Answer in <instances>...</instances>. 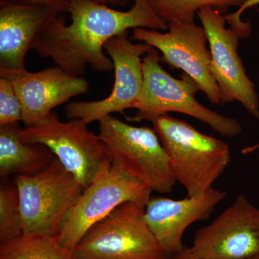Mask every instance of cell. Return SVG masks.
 I'll return each mask as SVG.
<instances>
[{
	"label": "cell",
	"instance_id": "6da1fadb",
	"mask_svg": "<svg viewBox=\"0 0 259 259\" xmlns=\"http://www.w3.org/2000/svg\"><path fill=\"white\" fill-rule=\"evenodd\" d=\"M134 2L123 12L95 0H71L67 12L71 23L66 25L59 15L53 17L35 37L31 49L72 76H81L88 65L99 72L111 71L113 63L104 52L109 40L131 28H168L146 0Z\"/></svg>",
	"mask_w": 259,
	"mask_h": 259
},
{
	"label": "cell",
	"instance_id": "7a4b0ae2",
	"mask_svg": "<svg viewBox=\"0 0 259 259\" xmlns=\"http://www.w3.org/2000/svg\"><path fill=\"white\" fill-rule=\"evenodd\" d=\"M152 122L177 182L183 186L187 196L199 195L212 188L231 161L229 145L168 114Z\"/></svg>",
	"mask_w": 259,
	"mask_h": 259
},
{
	"label": "cell",
	"instance_id": "3957f363",
	"mask_svg": "<svg viewBox=\"0 0 259 259\" xmlns=\"http://www.w3.org/2000/svg\"><path fill=\"white\" fill-rule=\"evenodd\" d=\"M158 51L153 49L143 59L144 86L134 109L138 112L129 121L152 122L168 112H180L202 121L226 137L241 134L243 127L236 119L212 111L199 103L196 94L200 90L188 75L182 79L173 77L160 64Z\"/></svg>",
	"mask_w": 259,
	"mask_h": 259
},
{
	"label": "cell",
	"instance_id": "277c9868",
	"mask_svg": "<svg viewBox=\"0 0 259 259\" xmlns=\"http://www.w3.org/2000/svg\"><path fill=\"white\" fill-rule=\"evenodd\" d=\"M98 135L112 165L143 182L152 192H172L177 180L154 128L129 125L109 115L100 121Z\"/></svg>",
	"mask_w": 259,
	"mask_h": 259
},
{
	"label": "cell",
	"instance_id": "5b68a950",
	"mask_svg": "<svg viewBox=\"0 0 259 259\" xmlns=\"http://www.w3.org/2000/svg\"><path fill=\"white\" fill-rule=\"evenodd\" d=\"M24 234L58 237L84 187L57 158L40 173L15 177Z\"/></svg>",
	"mask_w": 259,
	"mask_h": 259
},
{
	"label": "cell",
	"instance_id": "8992f818",
	"mask_svg": "<svg viewBox=\"0 0 259 259\" xmlns=\"http://www.w3.org/2000/svg\"><path fill=\"white\" fill-rule=\"evenodd\" d=\"M78 259H169L145 218V206L122 204L89 230L76 245Z\"/></svg>",
	"mask_w": 259,
	"mask_h": 259
},
{
	"label": "cell",
	"instance_id": "52a82bcc",
	"mask_svg": "<svg viewBox=\"0 0 259 259\" xmlns=\"http://www.w3.org/2000/svg\"><path fill=\"white\" fill-rule=\"evenodd\" d=\"M152 191L114 166L108 158L65 219L58 241L73 250L92 227L119 206L133 202L146 206Z\"/></svg>",
	"mask_w": 259,
	"mask_h": 259
},
{
	"label": "cell",
	"instance_id": "ba28073f",
	"mask_svg": "<svg viewBox=\"0 0 259 259\" xmlns=\"http://www.w3.org/2000/svg\"><path fill=\"white\" fill-rule=\"evenodd\" d=\"M88 125L79 119L62 122L52 112L36 125L22 128L20 138L48 146L85 189L107 159L105 144Z\"/></svg>",
	"mask_w": 259,
	"mask_h": 259
},
{
	"label": "cell",
	"instance_id": "9c48e42d",
	"mask_svg": "<svg viewBox=\"0 0 259 259\" xmlns=\"http://www.w3.org/2000/svg\"><path fill=\"white\" fill-rule=\"evenodd\" d=\"M104 49L114 65L115 78L111 93L97 101L70 102L65 108L68 118L79 119L89 125L115 112L124 114L127 109L135 108L139 101L144 86L141 56L153 47L144 42H131L128 32H125L109 40Z\"/></svg>",
	"mask_w": 259,
	"mask_h": 259
},
{
	"label": "cell",
	"instance_id": "30bf717a",
	"mask_svg": "<svg viewBox=\"0 0 259 259\" xmlns=\"http://www.w3.org/2000/svg\"><path fill=\"white\" fill-rule=\"evenodd\" d=\"M168 32L162 33L156 30L134 29L133 38L146 42L161 51L160 61L172 69L182 70L197 83L211 103L221 104V93L211 74L210 51L207 47V33L203 27L194 23L168 24Z\"/></svg>",
	"mask_w": 259,
	"mask_h": 259
},
{
	"label": "cell",
	"instance_id": "8fae6325",
	"mask_svg": "<svg viewBox=\"0 0 259 259\" xmlns=\"http://www.w3.org/2000/svg\"><path fill=\"white\" fill-rule=\"evenodd\" d=\"M208 38L211 74L219 88L221 104L238 101L250 115L259 119V98L255 84L247 76L238 54L240 35L226 28V17L211 8L197 13Z\"/></svg>",
	"mask_w": 259,
	"mask_h": 259
},
{
	"label": "cell",
	"instance_id": "7c38bea8",
	"mask_svg": "<svg viewBox=\"0 0 259 259\" xmlns=\"http://www.w3.org/2000/svg\"><path fill=\"white\" fill-rule=\"evenodd\" d=\"M204 259H250L259 254V208L243 194L199 229L191 246Z\"/></svg>",
	"mask_w": 259,
	"mask_h": 259
},
{
	"label": "cell",
	"instance_id": "4fadbf2b",
	"mask_svg": "<svg viewBox=\"0 0 259 259\" xmlns=\"http://www.w3.org/2000/svg\"><path fill=\"white\" fill-rule=\"evenodd\" d=\"M226 197V192L212 187L182 199L151 197L145 206V218L165 253L172 256L185 248L183 238L187 228L207 220Z\"/></svg>",
	"mask_w": 259,
	"mask_h": 259
},
{
	"label": "cell",
	"instance_id": "5bb4252c",
	"mask_svg": "<svg viewBox=\"0 0 259 259\" xmlns=\"http://www.w3.org/2000/svg\"><path fill=\"white\" fill-rule=\"evenodd\" d=\"M10 79L21 102L25 127L36 125L52 110L70 99L88 93L90 84L81 76L69 74L59 67L37 72L28 71L0 75Z\"/></svg>",
	"mask_w": 259,
	"mask_h": 259
},
{
	"label": "cell",
	"instance_id": "9a60e30c",
	"mask_svg": "<svg viewBox=\"0 0 259 259\" xmlns=\"http://www.w3.org/2000/svg\"><path fill=\"white\" fill-rule=\"evenodd\" d=\"M59 13L39 5L0 1V75L25 71V59L47 22Z\"/></svg>",
	"mask_w": 259,
	"mask_h": 259
},
{
	"label": "cell",
	"instance_id": "2e32d148",
	"mask_svg": "<svg viewBox=\"0 0 259 259\" xmlns=\"http://www.w3.org/2000/svg\"><path fill=\"white\" fill-rule=\"evenodd\" d=\"M19 123L0 125V177H31L44 171L56 158L41 144L20 140Z\"/></svg>",
	"mask_w": 259,
	"mask_h": 259
},
{
	"label": "cell",
	"instance_id": "e0dca14e",
	"mask_svg": "<svg viewBox=\"0 0 259 259\" xmlns=\"http://www.w3.org/2000/svg\"><path fill=\"white\" fill-rule=\"evenodd\" d=\"M0 259H78L57 237L23 234L0 245Z\"/></svg>",
	"mask_w": 259,
	"mask_h": 259
},
{
	"label": "cell",
	"instance_id": "ac0fdd59",
	"mask_svg": "<svg viewBox=\"0 0 259 259\" xmlns=\"http://www.w3.org/2000/svg\"><path fill=\"white\" fill-rule=\"evenodd\" d=\"M158 18L167 24L194 23L197 11L211 8L226 11L231 7H241L245 0H146Z\"/></svg>",
	"mask_w": 259,
	"mask_h": 259
},
{
	"label": "cell",
	"instance_id": "d6986e66",
	"mask_svg": "<svg viewBox=\"0 0 259 259\" xmlns=\"http://www.w3.org/2000/svg\"><path fill=\"white\" fill-rule=\"evenodd\" d=\"M24 234L18 189L15 183L0 188V243H7Z\"/></svg>",
	"mask_w": 259,
	"mask_h": 259
},
{
	"label": "cell",
	"instance_id": "ffe728a7",
	"mask_svg": "<svg viewBox=\"0 0 259 259\" xmlns=\"http://www.w3.org/2000/svg\"><path fill=\"white\" fill-rule=\"evenodd\" d=\"M23 120L21 102L10 79L0 78V125L19 123Z\"/></svg>",
	"mask_w": 259,
	"mask_h": 259
},
{
	"label": "cell",
	"instance_id": "44dd1931",
	"mask_svg": "<svg viewBox=\"0 0 259 259\" xmlns=\"http://www.w3.org/2000/svg\"><path fill=\"white\" fill-rule=\"evenodd\" d=\"M259 5V0H245V3L240 7L236 13L226 15V23L235 31L238 32L241 38L249 36L251 32V25L250 23H244L241 20L242 13L252 7Z\"/></svg>",
	"mask_w": 259,
	"mask_h": 259
},
{
	"label": "cell",
	"instance_id": "7402d4cb",
	"mask_svg": "<svg viewBox=\"0 0 259 259\" xmlns=\"http://www.w3.org/2000/svg\"><path fill=\"white\" fill-rule=\"evenodd\" d=\"M25 4L39 5L55 10L59 13H67L71 0H8Z\"/></svg>",
	"mask_w": 259,
	"mask_h": 259
},
{
	"label": "cell",
	"instance_id": "603a6c76",
	"mask_svg": "<svg viewBox=\"0 0 259 259\" xmlns=\"http://www.w3.org/2000/svg\"><path fill=\"white\" fill-rule=\"evenodd\" d=\"M171 259H204L196 254L191 247H185L178 253L172 255Z\"/></svg>",
	"mask_w": 259,
	"mask_h": 259
},
{
	"label": "cell",
	"instance_id": "cb8c5ba5",
	"mask_svg": "<svg viewBox=\"0 0 259 259\" xmlns=\"http://www.w3.org/2000/svg\"><path fill=\"white\" fill-rule=\"evenodd\" d=\"M95 1L107 6L124 7L127 5L130 0H95Z\"/></svg>",
	"mask_w": 259,
	"mask_h": 259
},
{
	"label": "cell",
	"instance_id": "d4e9b609",
	"mask_svg": "<svg viewBox=\"0 0 259 259\" xmlns=\"http://www.w3.org/2000/svg\"><path fill=\"white\" fill-rule=\"evenodd\" d=\"M250 259H259V254L257 255L256 256L253 257V258Z\"/></svg>",
	"mask_w": 259,
	"mask_h": 259
}]
</instances>
